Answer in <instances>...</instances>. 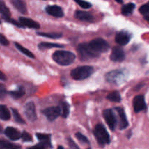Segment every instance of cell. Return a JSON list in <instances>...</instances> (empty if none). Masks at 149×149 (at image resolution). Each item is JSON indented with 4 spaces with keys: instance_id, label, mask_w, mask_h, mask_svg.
Here are the masks:
<instances>
[{
    "instance_id": "6da1fadb",
    "label": "cell",
    "mask_w": 149,
    "mask_h": 149,
    "mask_svg": "<svg viewBox=\"0 0 149 149\" xmlns=\"http://www.w3.org/2000/svg\"><path fill=\"white\" fill-rule=\"evenodd\" d=\"M52 58L61 65H68L74 63L76 55L73 52L65 50H58L52 55Z\"/></svg>"
},
{
    "instance_id": "7a4b0ae2",
    "label": "cell",
    "mask_w": 149,
    "mask_h": 149,
    "mask_svg": "<svg viewBox=\"0 0 149 149\" xmlns=\"http://www.w3.org/2000/svg\"><path fill=\"white\" fill-rule=\"evenodd\" d=\"M93 72H94V68L93 67L89 66V65H84V66L77 67L75 69L72 70L71 76L74 79L79 81V80H84L90 77Z\"/></svg>"
},
{
    "instance_id": "3957f363",
    "label": "cell",
    "mask_w": 149,
    "mask_h": 149,
    "mask_svg": "<svg viewBox=\"0 0 149 149\" xmlns=\"http://www.w3.org/2000/svg\"><path fill=\"white\" fill-rule=\"evenodd\" d=\"M94 135L98 143L102 146H104L110 143V135L106 130V127L101 124H98L95 126L94 130Z\"/></svg>"
},
{
    "instance_id": "277c9868",
    "label": "cell",
    "mask_w": 149,
    "mask_h": 149,
    "mask_svg": "<svg viewBox=\"0 0 149 149\" xmlns=\"http://www.w3.org/2000/svg\"><path fill=\"white\" fill-rule=\"evenodd\" d=\"M77 51L79 55V58L82 61H87L99 57L100 54L93 50L88 43H81L77 47Z\"/></svg>"
},
{
    "instance_id": "5b68a950",
    "label": "cell",
    "mask_w": 149,
    "mask_h": 149,
    "mask_svg": "<svg viewBox=\"0 0 149 149\" xmlns=\"http://www.w3.org/2000/svg\"><path fill=\"white\" fill-rule=\"evenodd\" d=\"M127 73L123 70H113L106 75V81L114 84H120L126 80Z\"/></svg>"
},
{
    "instance_id": "8992f818",
    "label": "cell",
    "mask_w": 149,
    "mask_h": 149,
    "mask_svg": "<svg viewBox=\"0 0 149 149\" xmlns=\"http://www.w3.org/2000/svg\"><path fill=\"white\" fill-rule=\"evenodd\" d=\"M90 47L97 53L100 54L106 52L109 49V44L101 38H97L89 42Z\"/></svg>"
},
{
    "instance_id": "52a82bcc",
    "label": "cell",
    "mask_w": 149,
    "mask_h": 149,
    "mask_svg": "<svg viewBox=\"0 0 149 149\" xmlns=\"http://www.w3.org/2000/svg\"><path fill=\"white\" fill-rule=\"evenodd\" d=\"M103 116L109 128L112 131L116 129L117 120H116V116H115L113 111L111 109H106V110L103 111Z\"/></svg>"
},
{
    "instance_id": "ba28073f",
    "label": "cell",
    "mask_w": 149,
    "mask_h": 149,
    "mask_svg": "<svg viewBox=\"0 0 149 149\" xmlns=\"http://www.w3.org/2000/svg\"><path fill=\"white\" fill-rule=\"evenodd\" d=\"M24 113L28 119L31 122H34L37 119L34 103L33 101H29L26 103L24 106Z\"/></svg>"
},
{
    "instance_id": "9c48e42d",
    "label": "cell",
    "mask_w": 149,
    "mask_h": 149,
    "mask_svg": "<svg viewBox=\"0 0 149 149\" xmlns=\"http://www.w3.org/2000/svg\"><path fill=\"white\" fill-rule=\"evenodd\" d=\"M42 113L47 118L48 120L52 122L61 115V109L59 106H52L45 109L42 111Z\"/></svg>"
},
{
    "instance_id": "30bf717a",
    "label": "cell",
    "mask_w": 149,
    "mask_h": 149,
    "mask_svg": "<svg viewBox=\"0 0 149 149\" xmlns=\"http://www.w3.org/2000/svg\"><path fill=\"white\" fill-rule=\"evenodd\" d=\"M132 34L127 31H121L116 33L115 36V41L118 45H126L130 41Z\"/></svg>"
},
{
    "instance_id": "8fae6325",
    "label": "cell",
    "mask_w": 149,
    "mask_h": 149,
    "mask_svg": "<svg viewBox=\"0 0 149 149\" xmlns=\"http://www.w3.org/2000/svg\"><path fill=\"white\" fill-rule=\"evenodd\" d=\"M133 108L135 113H139L146 108L145 97L143 95H138L133 99Z\"/></svg>"
},
{
    "instance_id": "7c38bea8",
    "label": "cell",
    "mask_w": 149,
    "mask_h": 149,
    "mask_svg": "<svg viewBox=\"0 0 149 149\" xmlns=\"http://www.w3.org/2000/svg\"><path fill=\"white\" fill-rule=\"evenodd\" d=\"M110 58L114 62H122L125 60V54L123 49H121L119 47H115L112 49Z\"/></svg>"
},
{
    "instance_id": "4fadbf2b",
    "label": "cell",
    "mask_w": 149,
    "mask_h": 149,
    "mask_svg": "<svg viewBox=\"0 0 149 149\" xmlns=\"http://www.w3.org/2000/svg\"><path fill=\"white\" fill-rule=\"evenodd\" d=\"M116 110L117 111L118 116H119V130H125L129 125V123L127 122V119L126 114H125V112L124 111V109L122 108L117 107L116 108Z\"/></svg>"
},
{
    "instance_id": "5bb4252c",
    "label": "cell",
    "mask_w": 149,
    "mask_h": 149,
    "mask_svg": "<svg viewBox=\"0 0 149 149\" xmlns=\"http://www.w3.org/2000/svg\"><path fill=\"white\" fill-rule=\"evenodd\" d=\"M46 12L50 15L55 17H63L64 13L61 7L57 5H49L46 7Z\"/></svg>"
},
{
    "instance_id": "9a60e30c",
    "label": "cell",
    "mask_w": 149,
    "mask_h": 149,
    "mask_svg": "<svg viewBox=\"0 0 149 149\" xmlns=\"http://www.w3.org/2000/svg\"><path fill=\"white\" fill-rule=\"evenodd\" d=\"M4 134L7 138H10L12 141H17L21 138V134L17 129L11 127H8L4 130Z\"/></svg>"
},
{
    "instance_id": "2e32d148",
    "label": "cell",
    "mask_w": 149,
    "mask_h": 149,
    "mask_svg": "<svg viewBox=\"0 0 149 149\" xmlns=\"http://www.w3.org/2000/svg\"><path fill=\"white\" fill-rule=\"evenodd\" d=\"M75 17L79 20H82V21L90 22V23H93L95 20L93 15L90 14V13L86 11H80V10L76 11Z\"/></svg>"
},
{
    "instance_id": "e0dca14e",
    "label": "cell",
    "mask_w": 149,
    "mask_h": 149,
    "mask_svg": "<svg viewBox=\"0 0 149 149\" xmlns=\"http://www.w3.org/2000/svg\"><path fill=\"white\" fill-rule=\"evenodd\" d=\"M19 22H20L23 26H26V27L30 28V29H38L40 28L39 23L34 21V20H31V19L27 18V17H20V18H19Z\"/></svg>"
},
{
    "instance_id": "ac0fdd59",
    "label": "cell",
    "mask_w": 149,
    "mask_h": 149,
    "mask_svg": "<svg viewBox=\"0 0 149 149\" xmlns=\"http://www.w3.org/2000/svg\"><path fill=\"white\" fill-rule=\"evenodd\" d=\"M36 137H37L38 140L39 141V143H42V145L45 146L46 148H52V145H51L50 138L51 136L47 134H42V133H36Z\"/></svg>"
},
{
    "instance_id": "d6986e66",
    "label": "cell",
    "mask_w": 149,
    "mask_h": 149,
    "mask_svg": "<svg viewBox=\"0 0 149 149\" xmlns=\"http://www.w3.org/2000/svg\"><path fill=\"white\" fill-rule=\"evenodd\" d=\"M12 4L15 8L17 9L20 13L23 14H26L27 13V7L26 2L23 0H12Z\"/></svg>"
},
{
    "instance_id": "ffe728a7",
    "label": "cell",
    "mask_w": 149,
    "mask_h": 149,
    "mask_svg": "<svg viewBox=\"0 0 149 149\" xmlns=\"http://www.w3.org/2000/svg\"><path fill=\"white\" fill-rule=\"evenodd\" d=\"M26 93V90H25V87L23 86H19L16 90H13V91H10L9 93L10 95L13 97V99H20V97H23V95Z\"/></svg>"
},
{
    "instance_id": "44dd1931",
    "label": "cell",
    "mask_w": 149,
    "mask_h": 149,
    "mask_svg": "<svg viewBox=\"0 0 149 149\" xmlns=\"http://www.w3.org/2000/svg\"><path fill=\"white\" fill-rule=\"evenodd\" d=\"M0 13L5 20H7L9 18H10L11 14H10V10L2 0H0Z\"/></svg>"
},
{
    "instance_id": "7402d4cb",
    "label": "cell",
    "mask_w": 149,
    "mask_h": 149,
    "mask_svg": "<svg viewBox=\"0 0 149 149\" xmlns=\"http://www.w3.org/2000/svg\"><path fill=\"white\" fill-rule=\"evenodd\" d=\"M135 8V4L133 3H128L122 7V14L125 16H129L133 13Z\"/></svg>"
},
{
    "instance_id": "603a6c76",
    "label": "cell",
    "mask_w": 149,
    "mask_h": 149,
    "mask_svg": "<svg viewBox=\"0 0 149 149\" xmlns=\"http://www.w3.org/2000/svg\"><path fill=\"white\" fill-rule=\"evenodd\" d=\"M0 119L4 121H7L10 119V111L4 105H0Z\"/></svg>"
},
{
    "instance_id": "cb8c5ba5",
    "label": "cell",
    "mask_w": 149,
    "mask_h": 149,
    "mask_svg": "<svg viewBox=\"0 0 149 149\" xmlns=\"http://www.w3.org/2000/svg\"><path fill=\"white\" fill-rule=\"evenodd\" d=\"M39 49L41 50H43L45 49H49V48H63L64 45H60V44H55V43H50V42H42V43L39 44L38 46Z\"/></svg>"
},
{
    "instance_id": "d4e9b609",
    "label": "cell",
    "mask_w": 149,
    "mask_h": 149,
    "mask_svg": "<svg viewBox=\"0 0 149 149\" xmlns=\"http://www.w3.org/2000/svg\"><path fill=\"white\" fill-rule=\"evenodd\" d=\"M60 109H61V115L63 118H67L68 117V114H69V105L68 103H66L65 101H63L60 103Z\"/></svg>"
},
{
    "instance_id": "484cf974",
    "label": "cell",
    "mask_w": 149,
    "mask_h": 149,
    "mask_svg": "<svg viewBox=\"0 0 149 149\" xmlns=\"http://www.w3.org/2000/svg\"><path fill=\"white\" fill-rule=\"evenodd\" d=\"M20 146L14 145L4 140H0V148L1 149H17L20 148Z\"/></svg>"
},
{
    "instance_id": "4316f807",
    "label": "cell",
    "mask_w": 149,
    "mask_h": 149,
    "mask_svg": "<svg viewBox=\"0 0 149 149\" xmlns=\"http://www.w3.org/2000/svg\"><path fill=\"white\" fill-rule=\"evenodd\" d=\"M15 45L16 48H17V49H18L20 52H22L23 54H24L25 55H26V56L29 57V58H35L34 55H33L31 52H30L29 49H26V48H25L24 47H23L22 45H20V44L15 42Z\"/></svg>"
},
{
    "instance_id": "83f0119b",
    "label": "cell",
    "mask_w": 149,
    "mask_h": 149,
    "mask_svg": "<svg viewBox=\"0 0 149 149\" xmlns=\"http://www.w3.org/2000/svg\"><path fill=\"white\" fill-rule=\"evenodd\" d=\"M106 98L112 102H117V103H119V102L121 101V95L119 92L117 91H113L112 93H109L107 95V97H106Z\"/></svg>"
},
{
    "instance_id": "f1b7e54d",
    "label": "cell",
    "mask_w": 149,
    "mask_h": 149,
    "mask_svg": "<svg viewBox=\"0 0 149 149\" xmlns=\"http://www.w3.org/2000/svg\"><path fill=\"white\" fill-rule=\"evenodd\" d=\"M37 35L42 36H45V37L49 38V39H59L62 37L63 34L61 33H44V32H39Z\"/></svg>"
},
{
    "instance_id": "f546056e",
    "label": "cell",
    "mask_w": 149,
    "mask_h": 149,
    "mask_svg": "<svg viewBox=\"0 0 149 149\" xmlns=\"http://www.w3.org/2000/svg\"><path fill=\"white\" fill-rule=\"evenodd\" d=\"M11 110H12V112H13V117H14L15 121L16 122H17V123H19V124L26 123V122H25V121L23 120V119H22L21 116H20V113H19V112L17 111V110H16L15 109H12Z\"/></svg>"
},
{
    "instance_id": "4dcf8cb0",
    "label": "cell",
    "mask_w": 149,
    "mask_h": 149,
    "mask_svg": "<svg viewBox=\"0 0 149 149\" xmlns=\"http://www.w3.org/2000/svg\"><path fill=\"white\" fill-rule=\"evenodd\" d=\"M74 1L83 9H89L92 7V4L90 2L84 1V0H74Z\"/></svg>"
},
{
    "instance_id": "1f68e13d",
    "label": "cell",
    "mask_w": 149,
    "mask_h": 149,
    "mask_svg": "<svg viewBox=\"0 0 149 149\" xmlns=\"http://www.w3.org/2000/svg\"><path fill=\"white\" fill-rule=\"evenodd\" d=\"M76 137H77V138L78 139V141H79V142H81V143L89 144V143H90L87 137L84 136V135H82V134L80 133V132H77V133H76Z\"/></svg>"
},
{
    "instance_id": "d6a6232c",
    "label": "cell",
    "mask_w": 149,
    "mask_h": 149,
    "mask_svg": "<svg viewBox=\"0 0 149 149\" xmlns=\"http://www.w3.org/2000/svg\"><path fill=\"white\" fill-rule=\"evenodd\" d=\"M139 11L140 13L143 15H146L149 13V1L148 2H147L146 4L141 6L139 9Z\"/></svg>"
},
{
    "instance_id": "836d02e7",
    "label": "cell",
    "mask_w": 149,
    "mask_h": 149,
    "mask_svg": "<svg viewBox=\"0 0 149 149\" xmlns=\"http://www.w3.org/2000/svg\"><path fill=\"white\" fill-rule=\"evenodd\" d=\"M7 95V90L4 84L0 83V100H3Z\"/></svg>"
},
{
    "instance_id": "e575fe53",
    "label": "cell",
    "mask_w": 149,
    "mask_h": 149,
    "mask_svg": "<svg viewBox=\"0 0 149 149\" xmlns=\"http://www.w3.org/2000/svg\"><path fill=\"white\" fill-rule=\"evenodd\" d=\"M21 138L23 139V141H26V142H30L32 141V137L31 135L29 133L26 132H23L21 134Z\"/></svg>"
},
{
    "instance_id": "d590c367",
    "label": "cell",
    "mask_w": 149,
    "mask_h": 149,
    "mask_svg": "<svg viewBox=\"0 0 149 149\" xmlns=\"http://www.w3.org/2000/svg\"><path fill=\"white\" fill-rule=\"evenodd\" d=\"M0 44L4 46H7L9 45V41L7 40V38L3 34L0 33Z\"/></svg>"
},
{
    "instance_id": "8d00e7d4",
    "label": "cell",
    "mask_w": 149,
    "mask_h": 149,
    "mask_svg": "<svg viewBox=\"0 0 149 149\" xmlns=\"http://www.w3.org/2000/svg\"><path fill=\"white\" fill-rule=\"evenodd\" d=\"M68 144H69V146L71 147V148H79V146L77 145V144L74 143V141H73L71 138H68Z\"/></svg>"
},
{
    "instance_id": "74e56055",
    "label": "cell",
    "mask_w": 149,
    "mask_h": 149,
    "mask_svg": "<svg viewBox=\"0 0 149 149\" xmlns=\"http://www.w3.org/2000/svg\"><path fill=\"white\" fill-rule=\"evenodd\" d=\"M6 79H7V77H6V76L4 75V73L1 72V71H0V80H2V81H5Z\"/></svg>"
},
{
    "instance_id": "f35d334b",
    "label": "cell",
    "mask_w": 149,
    "mask_h": 149,
    "mask_svg": "<svg viewBox=\"0 0 149 149\" xmlns=\"http://www.w3.org/2000/svg\"><path fill=\"white\" fill-rule=\"evenodd\" d=\"M144 19H145L146 20H147V21L149 22V14H146L144 15Z\"/></svg>"
},
{
    "instance_id": "ab89813d",
    "label": "cell",
    "mask_w": 149,
    "mask_h": 149,
    "mask_svg": "<svg viewBox=\"0 0 149 149\" xmlns=\"http://www.w3.org/2000/svg\"><path fill=\"white\" fill-rule=\"evenodd\" d=\"M115 1H117L119 4H122V3H123V0H115Z\"/></svg>"
},
{
    "instance_id": "60d3db41",
    "label": "cell",
    "mask_w": 149,
    "mask_h": 149,
    "mask_svg": "<svg viewBox=\"0 0 149 149\" xmlns=\"http://www.w3.org/2000/svg\"><path fill=\"white\" fill-rule=\"evenodd\" d=\"M1 132H2V128H1V125H0V133H1Z\"/></svg>"
},
{
    "instance_id": "b9f144b4",
    "label": "cell",
    "mask_w": 149,
    "mask_h": 149,
    "mask_svg": "<svg viewBox=\"0 0 149 149\" xmlns=\"http://www.w3.org/2000/svg\"><path fill=\"white\" fill-rule=\"evenodd\" d=\"M58 148H63V146H58Z\"/></svg>"
},
{
    "instance_id": "7bdbcfd3",
    "label": "cell",
    "mask_w": 149,
    "mask_h": 149,
    "mask_svg": "<svg viewBox=\"0 0 149 149\" xmlns=\"http://www.w3.org/2000/svg\"><path fill=\"white\" fill-rule=\"evenodd\" d=\"M0 23H1V22H0Z\"/></svg>"
}]
</instances>
